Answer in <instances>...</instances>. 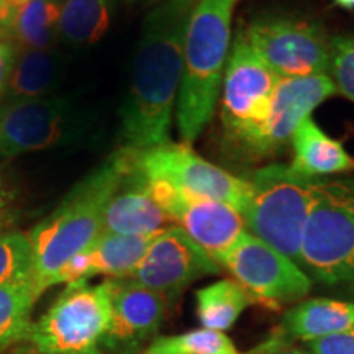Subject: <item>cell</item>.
I'll list each match as a JSON object with an SVG mask.
<instances>
[{"label":"cell","instance_id":"8992f818","mask_svg":"<svg viewBox=\"0 0 354 354\" xmlns=\"http://www.w3.org/2000/svg\"><path fill=\"white\" fill-rule=\"evenodd\" d=\"M112 322L107 279L100 284H68L53 305L30 326L25 342L46 354H102Z\"/></svg>","mask_w":354,"mask_h":354},{"label":"cell","instance_id":"9c48e42d","mask_svg":"<svg viewBox=\"0 0 354 354\" xmlns=\"http://www.w3.org/2000/svg\"><path fill=\"white\" fill-rule=\"evenodd\" d=\"M136 169L148 180H162L192 197L228 203L243 215L250 198V180L221 169L187 143H165L136 151Z\"/></svg>","mask_w":354,"mask_h":354},{"label":"cell","instance_id":"4fadbf2b","mask_svg":"<svg viewBox=\"0 0 354 354\" xmlns=\"http://www.w3.org/2000/svg\"><path fill=\"white\" fill-rule=\"evenodd\" d=\"M221 269L183 228L172 225L153 238L148 253L130 279L174 300L192 282L220 274Z\"/></svg>","mask_w":354,"mask_h":354},{"label":"cell","instance_id":"4316f807","mask_svg":"<svg viewBox=\"0 0 354 354\" xmlns=\"http://www.w3.org/2000/svg\"><path fill=\"white\" fill-rule=\"evenodd\" d=\"M328 76L336 92L354 104V35L330 38Z\"/></svg>","mask_w":354,"mask_h":354},{"label":"cell","instance_id":"30bf717a","mask_svg":"<svg viewBox=\"0 0 354 354\" xmlns=\"http://www.w3.org/2000/svg\"><path fill=\"white\" fill-rule=\"evenodd\" d=\"M221 268L250 292L256 304L272 310L307 299L313 281L300 264L246 232L221 261Z\"/></svg>","mask_w":354,"mask_h":354},{"label":"cell","instance_id":"1f68e13d","mask_svg":"<svg viewBox=\"0 0 354 354\" xmlns=\"http://www.w3.org/2000/svg\"><path fill=\"white\" fill-rule=\"evenodd\" d=\"M15 15L17 12H13L12 8L7 6L6 0H0V39H7L8 41Z\"/></svg>","mask_w":354,"mask_h":354},{"label":"cell","instance_id":"484cf974","mask_svg":"<svg viewBox=\"0 0 354 354\" xmlns=\"http://www.w3.org/2000/svg\"><path fill=\"white\" fill-rule=\"evenodd\" d=\"M33 250L20 232L0 233V286H32Z\"/></svg>","mask_w":354,"mask_h":354},{"label":"cell","instance_id":"52a82bcc","mask_svg":"<svg viewBox=\"0 0 354 354\" xmlns=\"http://www.w3.org/2000/svg\"><path fill=\"white\" fill-rule=\"evenodd\" d=\"M279 79L238 32L221 82V125L225 138L243 156L268 120Z\"/></svg>","mask_w":354,"mask_h":354},{"label":"cell","instance_id":"603a6c76","mask_svg":"<svg viewBox=\"0 0 354 354\" xmlns=\"http://www.w3.org/2000/svg\"><path fill=\"white\" fill-rule=\"evenodd\" d=\"M110 0H66L61 7L59 38L73 46L94 44L107 33Z\"/></svg>","mask_w":354,"mask_h":354},{"label":"cell","instance_id":"e0dca14e","mask_svg":"<svg viewBox=\"0 0 354 354\" xmlns=\"http://www.w3.org/2000/svg\"><path fill=\"white\" fill-rule=\"evenodd\" d=\"M349 328H354V300L307 297L286 310L272 336L279 342L304 344Z\"/></svg>","mask_w":354,"mask_h":354},{"label":"cell","instance_id":"4dcf8cb0","mask_svg":"<svg viewBox=\"0 0 354 354\" xmlns=\"http://www.w3.org/2000/svg\"><path fill=\"white\" fill-rule=\"evenodd\" d=\"M245 354H310L304 346H295L294 343L279 342L271 335L266 342L258 344L253 351Z\"/></svg>","mask_w":354,"mask_h":354},{"label":"cell","instance_id":"d4e9b609","mask_svg":"<svg viewBox=\"0 0 354 354\" xmlns=\"http://www.w3.org/2000/svg\"><path fill=\"white\" fill-rule=\"evenodd\" d=\"M141 354H245L227 333L198 328L179 335L156 336Z\"/></svg>","mask_w":354,"mask_h":354},{"label":"cell","instance_id":"ba28073f","mask_svg":"<svg viewBox=\"0 0 354 354\" xmlns=\"http://www.w3.org/2000/svg\"><path fill=\"white\" fill-rule=\"evenodd\" d=\"M240 32L279 77L328 76L330 37L317 21L261 15Z\"/></svg>","mask_w":354,"mask_h":354},{"label":"cell","instance_id":"8fae6325","mask_svg":"<svg viewBox=\"0 0 354 354\" xmlns=\"http://www.w3.org/2000/svg\"><path fill=\"white\" fill-rule=\"evenodd\" d=\"M148 189L172 223L183 228L220 266L248 232L243 215L228 203L187 196L162 180H148Z\"/></svg>","mask_w":354,"mask_h":354},{"label":"cell","instance_id":"9a60e30c","mask_svg":"<svg viewBox=\"0 0 354 354\" xmlns=\"http://www.w3.org/2000/svg\"><path fill=\"white\" fill-rule=\"evenodd\" d=\"M338 94L330 76L281 77L274 91L268 120L245 154L248 159H266L290 145L304 120L325 100Z\"/></svg>","mask_w":354,"mask_h":354},{"label":"cell","instance_id":"7c38bea8","mask_svg":"<svg viewBox=\"0 0 354 354\" xmlns=\"http://www.w3.org/2000/svg\"><path fill=\"white\" fill-rule=\"evenodd\" d=\"M77 113L61 97L8 102L0 109V159L41 151L77 135Z\"/></svg>","mask_w":354,"mask_h":354},{"label":"cell","instance_id":"5b68a950","mask_svg":"<svg viewBox=\"0 0 354 354\" xmlns=\"http://www.w3.org/2000/svg\"><path fill=\"white\" fill-rule=\"evenodd\" d=\"M250 198L243 212L246 230L300 264L320 179L300 176L289 165H269L248 177Z\"/></svg>","mask_w":354,"mask_h":354},{"label":"cell","instance_id":"6da1fadb","mask_svg":"<svg viewBox=\"0 0 354 354\" xmlns=\"http://www.w3.org/2000/svg\"><path fill=\"white\" fill-rule=\"evenodd\" d=\"M197 0H161L146 15L123 102V148L143 151L169 143L184 64L189 17Z\"/></svg>","mask_w":354,"mask_h":354},{"label":"cell","instance_id":"7a4b0ae2","mask_svg":"<svg viewBox=\"0 0 354 354\" xmlns=\"http://www.w3.org/2000/svg\"><path fill=\"white\" fill-rule=\"evenodd\" d=\"M133 159L135 151L127 148L112 154L28 233L33 250L32 287L37 299L55 286L64 264L100 236L105 207L131 169Z\"/></svg>","mask_w":354,"mask_h":354},{"label":"cell","instance_id":"277c9868","mask_svg":"<svg viewBox=\"0 0 354 354\" xmlns=\"http://www.w3.org/2000/svg\"><path fill=\"white\" fill-rule=\"evenodd\" d=\"M313 287L354 300V176L320 179L300 253Z\"/></svg>","mask_w":354,"mask_h":354},{"label":"cell","instance_id":"83f0119b","mask_svg":"<svg viewBox=\"0 0 354 354\" xmlns=\"http://www.w3.org/2000/svg\"><path fill=\"white\" fill-rule=\"evenodd\" d=\"M21 215L20 192L8 176L0 171V233L10 232Z\"/></svg>","mask_w":354,"mask_h":354},{"label":"cell","instance_id":"5bb4252c","mask_svg":"<svg viewBox=\"0 0 354 354\" xmlns=\"http://www.w3.org/2000/svg\"><path fill=\"white\" fill-rule=\"evenodd\" d=\"M112 295V322L102 342V354H141L158 336L167 300L133 279H107Z\"/></svg>","mask_w":354,"mask_h":354},{"label":"cell","instance_id":"f546056e","mask_svg":"<svg viewBox=\"0 0 354 354\" xmlns=\"http://www.w3.org/2000/svg\"><path fill=\"white\" fill-rule=\"evenodd\" d=\"M19 55L20 51L15 44L7 39H0V99H3L7 94Z\"/></svg>","mask_w":354,"mask_h":354},{"label":"cell","instance_id":"3957f363","mask_svg":"<svg viewBox=\"0 0 354 354\" xmlns=\"http://www.w3.org/2000/svg\"><path fill=\"white\" fill-rule=\"evenodd\" d=\"M236 2L197 0L189 17L176 109L183 143L192 145L215 113L232 48V20Z\"/></svg>","mask_w":354,"mask_h":354},{"label":"cell","instance_id":"d6986e66","mask_svg":"<svg viewBox=\"0 0 354 354\" xmlns=\"http://www.w3.org/2000/svg\"><path fill=\"white\" fill-rule=\"evenodd\" d=\"M154 236L102 233L87 250L82 251L86 281L94 276L130 279L148 253Z\"/></svg>","mask_w":354,"mask_h":354},{"label":"cell","instance_id":"44dd1931","mask_svg":"<svg viewBox=\"0 0 354 354\" xmlns=\"http://www.w3.org/2000/svg\"><path fill=\"white\" fill-rule=\"evenodd\" d=\"M196 312L202 328L227 331L240 320L243 312L251 305V297L241 284L234 279H220L196 292Z\"/></svg>","mask_w":354,"mask_h":354},{"label":"cell","instance_id":"d6a6232c","mask_svg":"<svg viewBox=\"0 0 354 354\" xmlns=\"http://www.w3.org/2000/svg\"><path fill=\"white\" fill-rule=\"evenodd\" d=\"M7 354H46V353H41L39 349H37L35 346H32L30 343H19L17 346H13L12 349H8Z\"/></svg>","mask_w":354,"mask_h":354},{"label":"cell","instance_id":"cb8c5ba5","mask_svg":"<svg viewBox=\"0 0 354 354\" xmlns=\"http://www.w3.org/2000/svg\"><path fill=\"white\" fill-rule=\"evenodd\" d=\"M37 300L32 286H0V354L25 342Z\"/></svg>","mask_w":354,"mask_h":354},{"label":"cell","instance_id":"f1b7e54d","mask_svg":"<svg viewBox=\"0 0 354 354\" xmlns=\"http://www.w3.org/2000/svg\"><path fill=\"white\" fill-rule=\"evenodd\" d=\"M302 346L310 354H354V328L304 343Z\"/></svg>","mask_w":354,"mask_h":354},{"label":"cell","instance_id":"2e32d148","mask_svg":"<svg viewBox=\"0 0 354 354\" xmlns=\"http://www.w3.org/2000/svg\"><path fill=\"white\" fill-rule=\"evenodd\" d=\"M172 225V220L149 194L133 159L131 169L105 207L102 233L154 236Z\"/></svg>","mask_w":354,"mask_h":354},{"label":"cell","instance_id":"ffe728a7","mask_svg":"<svg viewBox=\"0 0 354 354\" xmlns=\"http://www.w3.org/2000/svg\"><path fill=\"white\" fill-rule=\"evenodd\" d=\"M63 74L64 61L55 50L21 51L6 97L8 102L43 99L59 84Z\"/></svg>","mask_w":354,"mask_h":354},{"label":"cell","instance_id":"7402d4cb","mask_svg":"<svg viewBox=\"0 0 354 354\" xmlns=\"http://www.w3.org/2000/svg\"><path fill=\"white\" fill-rule=\"evenodd\" d=\"M61 7L57 0H32L17 12L8 41L19 51L51 50L59 38Z\"/></svg>","mask_w":354,"mask_h":354},{"label":"cell","instance_id":"ac0fdd59","mask_svg":"<svg viewBox=\"0 0 354 354\" xmlns=\"http://www.w3.org/2000/svg\"><path fill=\"white\" fill-rule=\"evenodd\" d=\"M290 146L294 154L289 167L300 176L326 179L354 171V158L342 141L331 138L312 117L295 130Z\"/></svg>","mask_w":354,"mask_h":354},{"label":"cell","instance_id":"e575fe53","mask_svg":"<svg viewBox=\"0 0 354 354\" xmlns=\"http://www.w3.org/2000/svg\"><path fill=\"white\" fill-rule=\"evenodd\" d=\"M333 2L344 10H354V0H333Z\"/></svg>","mask_w":354,"mask_h":354},{"label":"cell","instance_id":"836d02e7","mask_svg":"<svg viewBox=\"0 0 354 354\" xmlns=\"http://www.w3.org/2000/svg\"><path fill=\"white\" fill-rule=\"evenodd\" d=\"M6 2L13 12H20L21 8H25L32 0H6Z\"/></svg>","mask_w":354,"mask_h":354}]
</instances>
